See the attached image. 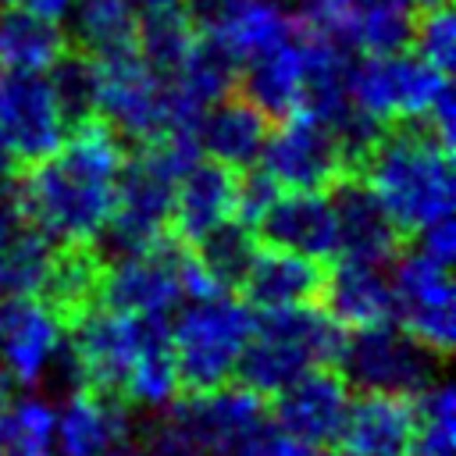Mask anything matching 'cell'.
<instances>
[{
    "label": "cell",
    "instance_id": "74e56055",
    "mask_svg": "<svg viewBox=\"0 0 456 456\" xmlns=\"http://www.w3.org/2000/svg\"><path fill=\"white\" fill-rule=\"evenodd\" d=\"M228 456H317L314 445L299 442L296 435H289L285 428H271V424H256L246 438H239Z\"/></svg>",
    "mask_w": 456,
    "mask_h": 456
},
{
    "label": "cell",
    "instance_id": "d6a6232c",
    "mask_svg": "<svg viewBox=\"0 0 456 456\" xmlns=\"http://www.w3.org/2000/svg\"><path fill=\"white\" fill-rule=\"evenodd\" d=\"M53 413L57 406L43 395H14L0 413V456H57Z\"/></svg>",
    "mask_w": 456,
    "mask_h": 456
},
{
    "label": "cell",
    "instance_id": "44dd1931",
    "mask_svg": "<svg viewBox=\"0 0 456 456\" xmlns=\"http://www.w3.org/2000/svg\"><path fill=\"white\" fill-rule=\"evenodd\" d=\"M239 285H246L249 303L256 310H289L314 303L324 285V274H321V260L303 256L296 249L267 246V249H253Z\"/></svg>",
    "mask_w": 456,
    "mask_h": 456
},
{
    "label": "cell",
    "instance_id": "d4e9b609",
    "mask_svg": "<svg viewBox=\"0 0 456 456\" xmlns=\"http://www.w3.org/2000/svg\"><path fill=\"white\" fill-rule=\"evenodd\" d=\"M321 292L328 296V317L338 328H367L378 321L395 317V299H392V281L381 264L374 260H353L342 256L335 271L324 278Z\"/></svg>",
    "mask_w": 456,
    "mask_h": 456
},
{
    "label": "cell",
    "instance_id": "e575fe53",
    "mask_svg": "<svg viewBox=\"0 0 456 456\" xmlns=\"http://www.w3.org/2000/svg\"><path fill=\"white\" fill-rule=\"evenodd\" d=\"M410 39H413V46H417L413 53L420 61H428L438 71H449L456 61V14H452L449 0H428L413 18Z\"/></svg>",
    "mask_w": 456,
    "mask_h": 456
},
{
    "label": "cell",
    "instance_id": "bcb514c9",
    "mask_svg": "<svg viewBox=\"0 0 456 456\" xmlns=\"http://www.w3.org/2000/svg\"><path fill=\"white\" fill-rule=\"evenodd\" d=\"M103 456H142V452H135V449L125 442V445H114V449H107Z\"/></svg>",
    "mask_w": 456,
    "mask_h": 456
},
{
    "label": "cell",
    "instance_id": "7402d4cb",
    "mask_svg": "<svg viewBox=\"0 0 456 456\" xmlns=\"http://www.w3.org/2000/svg\"><path fill=\"white\" fill-rule=\"evenodd\" d=\"M128 413L121 403L100 395L96 388L71 392L53 413V445L57 456H103L114 445L128 442Z\"/></svg>",
    "mask_w": 456,
    "mask_h": 456
},
{
    "label": "cell",
    "instance_id": "2e32d148",
    "mask_svg": "<svg viewBox=\"0 0 456 456\" xmlns=\"http://www.w3.org/2000/svg\"><path fill=\"white\" fill-rule=\"evenodd\" d=\"M185 7H192L196 32L235 64L299 28V18L281 0H189Z\"/></svg>",
    "mask_w": 456,
    "mask_h": 456
},
{
    "label": "cell",
    "instance_id": "7a4b0ae2",
    "mask_svg": "<svg viewBox=\"0 0 456 456\" xmlns=\"http://www.w3.org/2000/svg\"><path fill=\"white\" fill-rule=\"evenodd\" d=\"M367 189L399 232H424L452 217L456 175L449 146L428 128L392 132L367 146Z\"/></svg>",
    "mask_w": 456,
    "mask_h": 456
},
{
    "label": "cell",
    "instance_id": "d6986e66",
    "mask_svg": "<svg viewBox=\"0 0 456 456\" xmlns=\"http://www.w3.org/2000/svg\"><path fill=\"white\" fill-rule=\"evenodd\" d=\"M235 196H239L235 171L217 164V160H200L196 157L175 185V203H171L175 232L185 242L200 246L221 224L235 221Z\"/></svg>",
    "mask_w": 456,
    "mask_h": 456
},
{
    "label": "cell",
    "instance_id": "8d00e7d4",
    "mask_svg": "<svg viewBox=\"0 0 456 456\" xmlns=\"http://www.w3.org/2000/svg\"><path fill=\"white\" fill-rule=\"evenodd\" d=\"M46 75H50V82H53L64 110L71 114V121H78V118H86L93 110L96 71H93L89 61H68V57H61Z\"/></svg>",
    "mask_w": 456,
    "mask_h": 456
},
{
    "label": "cell",
    "instance_id": "8992f818",
    "mask_svg": "<svg viewBox=\"0 0 456 456\" xmlns=\"http://www.w3.org/2000/svg\"><path fill=\"white\" fill-rule=\"evenodd\" d=\"M253 321L256 314L224 289L189 296L175 310V324L167 331V346L182 381L192 385L196 392L224 385L239 370Z\"/></svg>",
    "mask_w": 456,
    "mask_h": 456
},
{
    "label": "cell",
    "instance_id": "ac0fdd59",
    "mask_svg": "<svg viewBox=\"0 0 456 456\" xmlns=\"http://www.w3.org/2000/svg\"><path fill=\"white\" fill-rule=\"evenodd\" d=\"M271 246L324 260L338 253L335 203L324 189H281L256 224Z\"/></svg>",
    "mask_w": 456,
    "mask_h": 456
},
{
    "label": "cell",
    "instance_id": "cb8c5ba5",
    "mask_svg": "<svg viewBox=\"0 0 456 456\" xmlns=\"http://www.w3.org/2000/svg\"><path fill=\"white\" fill-rule=\"evenodd\" d=\"M178 424H185L192 435H200L217 452H228L239 438H246L256 424H264V395L249 385H214L200 388L196 399L178 406Z\"/></svg>",
    "mask_w": 456,
    "mask_h": 456
},
{
    "label": "cell",
    "instance_id": "7bdbcfd3",
    "mask_svg": "<svg viewBox=\"0 0 456 456\" xmlns=\"http://www.w3.org/2000/svg\"><path fill=\"white\" fill-rule=\"evenodd\" d=\"M189 0H132L139 18H160V14H182Z\"/></svg>",
    "mask_w": 456,
    "mask_h": 456
},
{
    "label": "cell",
    "instance_id": "60d3db41",
    "mask_svg": "<svg viewBox=\"0 0 456 456\" xmlns=\"http://www.w3.org/2000/svg\"><path fill=\"white\" fill-rule=\"evenodd\" d=\"M417 235H420V249L424 253H431L442 264H452V256H456V224H452V217L435 221Z\"/></svg>",
    "mask_w": 456,
    "mask_h": 456
},
{
    "label": "cell",
    "instance_id": "1f68e13d",
    "mask_svg": "<svg viewBox=\"0 0 456 456\" xmlns=\"http://www.w3.org/2000/svg\"><path fill=\"white\" fill-rule=\"evenodd\" d=\"M413 431L403 456H456V392L449 381H431L417 392Z\"/></svg>",
    "mask_w": 456,
    "mask_h": 456
},
{
    "label": "cell",
    "instance_id": "83f0119b",
    "mask_svg": "<svg viewBox=\"0 0 456 456\" xmlns=\"http://www.w3.org/2000/svg\"><path fill=\"white\" fill-rule=\"evenodd\" d=\"M175 100H178V110L185 114V121L196 128L200 114L228 96L232 89V78H235V61L228 53H221L214 43H207L203 36H196V43L185 50V57L164 75Z\"/></svg>",
    "mask_w": 456,
    "mask_h": 456
},
{
    "label": "cell",
    "instance_id": "836d02e7",
    "mask_svg": "<svg viewBox=\"0 0 456 456\" xmlns=\"http://www.w3.org/2000/svg\"><path fill=\"white\" fill-rule=\"evenodd\" d=\"M253 249H256V242H253L249 228L239 224V221H228L214 235H207L200 242L196 260L203 264V271L210 274V281L217 289H228V285H239V278H242Z\"/></svg>",
    "mask_w": 456,
    "mask_h": 456
},
{
    "label": "cell",
    "instance_id": "277c9868",
    "mask_svg": "<svg viewBox=\"0 0 456 456\" xmlns=\"http://www.w3.org/2000/svg\"><path fill=\"white\" fill-rule=\"evenodd\" d=\"M200 157L192 132H167L146 139V146L121 167L114 210L107 232L118 249H146L164 242L171 228V203L182 171Z\"/></svg>",
    "mask_w": 456,
    "mask_h": 456
},
{
    "label": "cell",
    "instance_id": "4316f807",
    "mask_svg": "<svg viewBox=\"0 0 456 456\" xmlns=\"http://www.w3.org/2000/svg\"><path fill=\"white\" fill-rule=\"evenodd\" d=\"M335 221H338V253L353 260H374L385 264L395 253L399 228L378 203V196L367 189V182H349L335 196Z\"/></svg>",
    "mask_w": 456,
    "mask_h": 456
},
{
    "label": "cell",
    "instance_id": "ab89813d",
    "mask_svg": "<svg viewBox=\"0 0 456 456\" xmlns=\"http://www.w3.org/2000/svg\"><path fill=\"white\" fill-rule=\"evenodd\" d=\"M281 189L260 171V175H253V178H246V182H239V196H235V221H242L246 228H256L260 224V217L267 214V207L274 203V196H278Z\"/></svg>",
    "mask_w": 456,
    "mask_h": 456
},
{
    "label": "cell",
    "instance_id": "ee69618b",
    "mask_svg": "<svg viewBox=\"0 0 456 456\" xmlns=\"http://www.w3.org/2000/svg\"><path fill=\"white\" fill-rule=\"evenodd\" d=\"M14 164H18V160H14V153H11V150L0 142V182H7V175L14 171Z\"/></svg>",
    "mask_w": 456,
    "mask_h": 456
},
{
    "label": "cell",
    "instance_id": "30bf717a",
    "mask_svg": "<svg viewBox=\"0 0 456 456\" xmlns=\"http://www.w3.org/2000/svg\"><path fill=\"white\" fill-rule=\"evenodd\" d=\"M346 157L342 135L324 118L296 110L278 132H267L256 164L278 189H328L338 182Z\"/></svg>",
    "mask_w": 456,
    "mask_h": 456
},
{
    "label": "cell",
    "instance_id": "6da1fadb",
    "mask_svg": "<svg viewBox=\"0 0 456 456\" xmlns=\"http://www.w3.org/2000/svg\"><path fill=\"white\" fill-rule=\"evenodd\" d=\"M121 167L125 153L118 132L110 125L82 121L68 128L50 157L36 160L14 196L28 224L50 242L89 246L107 232Z\"/></svg>",
    "mask_w": 456,
    "mask_h": 456
},
{
    "label": "cell",
    "instance_id": "9a60e30c",
    "mask_svg": "<svg viewBox=\"0 0 456 456\" xmlns=\"http://www.w3.org/2000/svg\"><path fill=\"white\" fill-rule=\"evenodd\" d=\"M153 335H160V324L153 321H139L110 306L86 310L68 338V367L89 388H118Z\"/></svg>",
    "mask_w": 456,
    "mask_h": 456
},
{
    "label": "cell",
    "instance_id": "7c38bea8",
    "mask_svg": "<svg viewBox=\"0 0 456 456\" xmlns=\"http://www.w3.org/2000/svg\"><path fill=\"white\" fill-rule=\"evenodd\" d=\"M428 0H296L299 21L342 50L381 53L410 43L417 11Z\"/></svg>",
    "mask_w": 456,
    "mask_h": 456
},
{
    "label": "cell",
    "instance_id": "f546056e",
    "mask_svg": "<svg viewBox=\"0 0 456 456\" xmlns=\"http://www.w3.org/2000/svg\"><path fill=\"white\" fill-rule=\"evenodd\" d=\"M68 21L86 53L107 57L135 46L142 18L132 7V0H75Z\"/></svg>",
    "mask_w": 456,
    "mask_h": 456
},
{
    "label": "cell",
    "instance_id": "3957f363",
    "mask_svg": "<svg viewBox=\"0 0 456 456\" xmlns=\"http://www.w3.org/2000/svg\"><path fill=\"white\" fill-rule=\"evenodd\" d=\"M346 93L356 114H363L367 121H428V128L445 146H452L456 107L449 78L417 53H406L403 46L363 53V61L349 64Z\"/></svg>",
    "mask_w": 456,
    "mask_h": 456
},
{
    "label": "cell",
    "instance_id": "9c48e42d",
    "mask_svg": "<svg viewBox=\"0 0 456 456\" xmlns=\"http://www.w3.org/2000/svg\"><path fill=\"white\" fill-rule=\"evenodd\" d=\"M335 360L342 363V378L360 392L417 395L438 374V353L392 321L353 328Z\"/></svg>",
    "mask_w": 456,
    "mask_h": 456
},
{
    "label": "cell",
    "instance_id": "e0dca14e",
    "mask_svg": "<svg viewBox=\"0 0 456 456\" xmlns=\"http://www.w3.org/2000/svg\"><path fill=\"white\" fill-rule=\"evenodd\" d=\"M274 399H278L274 403L278 406V428H285L299 442L321 449V445L338 442L353 392H349V381L342 374L314 367V370L299 374L296 381H289L281 392H274Z\"/></svg>",
    "mask_w": 456,
    "mask_h": 456
},
{
    "label": "cell",
    "instance_id": "4fadbf2b",
    "mask_svg": "<svg viewBox=\"0 0 456 456\" xmlns=\"http://www.w3.org/2000/svg\"><path fill=\"white\" fill-rule=\"evenodd\" d=\"M71 128L50 75L0 71V142L18 164H36L50 157Z\"/></svg>",
    "mask_w": 456,
    "mask_h": 456
},
{
    "label": "cell",
    "instance_id": "603a6c76",
    "mask_svg": "<svg viewBox=\"0 0 456 456\" xmlns=\"http://www.w3.org/2000/svg\"><path fill=\"white\" fill-rule=\"evenodd\" d=\"M192 135H196V146L210 160L232 171H242L260 160V150L267 142V114L246 96L242 100L221 96L200 114Z\"/></svg>",
    "mask_w": 456,
    "mask_h": 456
},
{
    "label": "cell",
    "instance_id": "484cf974",
    "mask_svg": "<svg viewBox=\"0 0 456 456\" xmlns=\"http://www.w3.org/2000/svg\"><path fill=\"white\" fill-rule=\"evenodd\" d=\"M413 431V403L410 395L392 392H363L349 403L338 442L346 456H403Z\"/></svg>",
    "mask_w": 456,
    "mask_h": 456
},
{
    "label": "cell",
    "instance_id": "5b68a950",
    "mask_svg": "<svg viewBox=\"0 0 456 456\" xmlns=\"http://www.w3.org/2000/svg\"><path fill=\"white\" fill-rule=\"evenodd\" d=\"M338 346H342V328L314 303L289 310H264L253 321L235 374H242V381L253 392L274 395L299 374L335 360Z\"/></svg>",
    "mask_w": 456,
    "mask_h": 456
},
{
    "label": "cell",
    "instance_id": "b9f144b4",
    "mask_svg": "<svg viewBox=\"0 0 456 456\" xmlns=\"http://www.w3.org/2000/svg\"><path fill=\"white\" fill-rule=\"evenodd\" d=\"M18 7H25V11H32V14H39V18H46V21H64L68 18V11H71V4L75 0H14Z\"/></svg>",
    "mask_w": 456,
    "mask_h": 456
},
{
    "label": "cell",
    "instance_id": "f1b7e54d",
    "mask_svg": "<svg viewBox=\"0 0 456 456\" xmlns=\"http://www.w3.org/2000/svg\"><path fill=\"white\" fill-rule=\"evenodd\" d=\"M64 57V32L25 7L0 11V71L46 75Z\"/></svg>",
    "mask_w": 456,
    "mask_h": 456
},
{
    "label": "cell",
    "instance_id": "4dcf8cb0",
    "mask_svg": "<svg viewBox=\"0 0 456 456\" xmlns=\"http://www.w3.org/2000/svg\"><path fill=\"white\" fill-rule=\"evenodd\" d=\"M118 388H125V395L142 410H167L178 399L182 374H178V363L171 356L164 331L142 346V353L132 360V367L125 370Z\"/></svg>",
    "mask_w": 456,
    "mask_h": 456
},
{
    "label": "cell",
    "instance_id": "ba28073f",
    "mask_svg": "<svg viewBox=\"0 0 456 456\" xmlns=\"http://www.w3.org/2000/svg\"><path fill=\"white\" fill-rule=\"evenodd\" d=\"M96 93L93 110H100L114 132L132 135L139 142L167 135V132H192L178 100L164 78L135 46L121 53L96 57Z\"/></svg>",
    "mask_w": 456,
    "mask_h": 456
},
{
    "label": "cell",
    "instance_id": "8fae6325",
    "mask_svg": "<svg viewBox=\"0 0 456 456\" xmlns=\"http://www.w3.org/2000/svg\"><path fill=\"white\" fill-rule=\"evenodd\" d=\"M68 363V335L61 306L39 296L0 299V374L18 385L46 381Z\"/></svg>",
    "mask_w": 456,
    "mask_h": 456
},
{
    "label": "cell",
    "instance_id": "f6af8a7d",
    "mask_svg": "<svg viewBox=\"0 0 456 456\" xmlns=\"http://www.w3.org/2000/svg\"><path fill=\"white\" fill-rule=\"evenodd\" d=\"M11 399H14V392H11V381H7L4 374H0V413H4L7 406H11Z\"/></svg>",
    "mask_w": 456,
    "mask_h": 456
},
{
    "label": "cell",
    "instance_id": "d590c367",
    "mask_svg": "<svg viewBox=\"0 0 456 456\" xmlns=\"http://www.w3.org/2000/svg\"><path fill=\"white\" fill-rule=\"evenodd\" d=\"M96 281H100L96 260L86 253V246H71L61 256L53 253V264H50L43 292L50 296L53 306H82L96 292Z\"/></svg>",
    "mask_w": 456,
    "mask_h": 456
},
{
    "label": "cell",
    "instance_id": "7dc6e473",
    "mask_svg": "<svg viewBox=\"0 0 456 456\" xmlns=\"http://www.w3.org/2000/svg\"><path fill=\"white\" fill-rule=\"evenodd\" d=\"M0 4H4V0H0Z\"/></svg>",
    "mask_w": 456,
    "mask_h": 456
},
{
    "label": "cell",
    "instance_id": "ffe728a7",
    "mask_svg": "<svg viewBox=\"0 0 456 456\" xmlns=\"http://www.w3.org/2000/svg\"><path fill=\"white\" fill-rule=\"evenodd\" d=\"M53 264L50 239L28 224L14 189L0 182V299L39 296Z\"/></svg>",
    "mask_w": 456,
    "mask_h": 456
},
{
    "label": "cell",
    "instance_id": "f35d334b",
    "mask_svg": "<svg viewBox=\"0 0 456 456\" xmlns=\"http://www.w3.org/2000/svg\"><path fill=\"white\" fill-rule=\"evenodd\" d=\"M142 456H221V452L214 445H207L200 435H192L185 424L167 420L150 435Z\"/></svg>",
    "mask_w": 456,
    "mask_h": 456
},
{
    "label": "cell",
    "instance_id": "5bb4252c",
    "mask_svg": "<svg viewBox=\"0 0 456 456\" xmlns=\"http://www.w3.org/2000/svg\"><path fill=\"white\" fill-rule=\"evenodd\" d=\"M388 281L403 328L428 349L445 353L456 342V285L449 264L435 260L424 249H413L399 256Z\"/></svg>",
    "mask_w": 456,
    "mask_h": 456
},
{
    "label": "cell",
    "instance_id": "52a82bcc",
    "mask_svg": "<svg viewBox=\"0 0 456 456\" xmlns=\"http://www.w3.org/2000/svg\"><path fill=\"white\" fill-rule=\"evenodd\" d=\"M214 289L217 285L196 256L167 249L164 242L146 249H121V256L107 271H100L96 281L103 306L153 324H164V317H171L189 296H203Z\"/></svg>",
    "mask_w": 456,
    "mask_h": 456
}]
</instances>
